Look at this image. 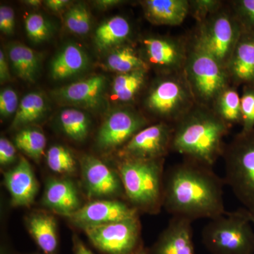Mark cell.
Masks as SVG:
<instances>
[{
  "label": "cell",
  "instance_id": "cell-1",
  "mask_svg": "<svg viewBox=\"0 0 254 254\" xmlns=\"http://www.w3.org/2000/svg\"><path fill=\"white\" fill-rule=\"evenodd\" d=\"M225 185L212 167L185 158L165 173L163 207L173 217L212 220L227 212Z\"/></svg>",
  "mask_w": 254,
  "mask_h": 254
},
{
  "label": "cell",
  "instance_id": "cell-2",
  "mask_svg": "<svg viewBox=\"0 0 254 254\" xmlns=\"http://www.w3.org/2000/svg\"><path fill=\"white\" fill-rule=\"evenodd\" d=\"M173 127L171 152L212 168L222 158L232 128L212 108L197 104Z\"/></svg>",
  "mask_w": 254,
  "mask_h": 254
},
{
  "label": "cell",
  "instance_id": "cell-3",
  "mask_svg": "<svg viewBox=\"0 0 254 254\" xmlns=\"http://www.w3.org/2000/svg\"><path fill=\"white\" fill-rule=\"evenodd\" d=\"M165 158H122L118 172L128 203L139 212L157 214L163 207Z\"/></svg>",
  "mask_w": 254,
  "mask_h": 254
},
{
  "label": "cell",
  "instance_id": "cell-4",
  "mask_svg": "<svg viewBox=\"0 0 254 254\" xmlns=\"http://www.w3.org/2000/svg\"><path fill=\"white\" fill-rule=\"evenodd\" d=\"M252 225L245 208L227 212L203 227L202 242L211 254H254Z\"/></svg>",
  "mask_w": 254,
  "mask_h": 254
},
{
  "label": "cell",
  "instance_id": "cell-5",
  "mask_svg": "<svg viewBox=\"0 0 254 254\" xmlns=\"http://www.w3.org/2000/svg\"><path fill=\"white\" fill-rule=\"evenodd\" d=\"M240 23L229 2L196 23L190 45L204 52L227 68L239 38L242 34Z\"/></svg>",
  "mask_w": 254,
  "mask_h": 254
},
{
  "label": "cell",
  "instance_id": "cell-6",
  "mask_svg": "<svg viewBox=\"0 0 254 254\" xmlns=\"http://www.w3.org/2000/svg\"><path fill=\"white\" fill-rule=\"evenodd\" d=\"M222 158L225 185L246 210L254 212V128L241 131L225 143Z\"/></svg>",
  "mask_w": 254,
  "mask_h": 254
},
{
  "label": "cell",
  "instance_id": "cell-7",
  "mask_svg": "<svg viewBox=\"0 0 254 254\" xmlns=\"http://www.w3.org/2000/svg\"><path fill=\"white\" fill-rule=\"evenodd\" d=\"M195 105L184 72L160 75L143 100L145 110L157 119V123L172 125L180 121Z\"/></svg>",
  "mask_w": 254,
  "mask_h": 254
},
{
  "label": "cell",
  "instance_id": "cell-8",
  "mask_svg": "<svg viewBox=\"0 0 254 254\" xmlns=\"http://www.w3.org/2000/svg\"><path fill=\"white\" fill-rule=\"evenodd\" d=\"M184 74L195 104L201 106L212 108L219 95L231 86L226 68L190 42Z\"/></svg>",
  "mask_w": 254,
  "mask_h": 254
},
{
  "label": "cell",
  "instance_id": "cell-9",
  "mask_svg": "<svg viewBox=\"0 0 254 254\" xmlns=\"http://www.w3.org/2000/svg\"><path fill=\"white\" fill-rule=\"evenodd\" d=\"M83 230L92 245L103 254H131L143 246L138 217Z\"/></svg>",
  "mask_w": 254,
  "mask_h": 254
},
{
  "label": "cell",
  "instance_id": "cell-10",
  "mask_svg": "<svg viewBox=\"0 0 254 254\" xmlns=\"http://www.w3.org/2000/svg\"><path fill=\"white\" fill-rule=\"evenodd\" d=\"M141 43L143 60L150 68L154 66L161 75L184 72L190 49L188 38L148 36Z\"/></svg>",
  "mask_w": 254,
  "mask_h": 254
},
{
  "label": "cell",
  "instance_id": "cell-11",
  "mask_svg": "<svg viewBox=\"0 0 254 254\" xmlns=\"http://www.w3.org/2000/svg\"><path fill=\"white\" fill-rule=\"evenodd\" d=\"M143 114L133 108L117 110L106 119L97 135V145L103 150L123 148L138 131L151 125Z\"/></svg>",
  "mask_w": 254,
  "mask_h": 254
},
{
  "label": "cell",
  "instance_id": "cell-12",
  "mask_svg": "<svg viewBox=\"0 0 254 254\" xmlns=\"http://www.w3.org/2000/svg\"><path fill=\"white\" fill-rule=\"evenodd\" d=\"M173 125L155 123L136 133L122 148V158L152 160L164 159L171 152Z\"/></svg>",
  "mask_w": 254,
  "mask_h": 254
},
{
  "label": "cell",
  "instance_id": "cell-13",
  "mask_svg": "<svg viewBox=\"0 0 254 254\" xmlns=\"http://www.w3.org/2000/svg\"><path fill=\"white\" fill-rule=\"evenodd\" d=\"M138 213L129 203L121 200H98L83 205L67 218L83 229L136 218Z\"/></svg>",
  "mask_w": 254,
  "mask_h": 254
},
{
  "label": "cell",
  "instance_id": "cell-14",
  "mask_svg": "<svg viewBox=\"0 0 254 254\" xmlns=\"http://www.w3.org/2000/svg\"><path fill=\"white\" fill-rule=\"evenodd\" d=\"M82 175L88 194L94 198L125 195L118 172L114 171L99 159L87 156L82 163Z\"/></svg>",
  "mask_w": 254,
  "mask_h": 254
},
{
  "label": "cell",
  "instance_id": "cell-15",
  "mask_svg": "<svg viewBox=\"0 0 254 254\" xmlns=\"http://www.w3.org/2000/svg\"><path fill=\"white\" fill-rule=\"evenodd\" d=\"M191 220L173 217L162 232L149 254H196L193 240Z\"/></svg>",
  "mask_w": 254,
  "mask_h": 254
},
{
  "label": "cell",
  "instance_id": "cell-16",
  "mask_svg": "<svg viewBox=\"0 0 254 254\" xmlns=\"http://www.w3.org/2000/svg\"><path fill=\"white\" fill-rule=\"evenodd\" d=\"M226 70L231 86L254 87V34L242 31Z\"/></svg>",
  "mask_w": 254,
  "mask_h": 254
},
{
  "label": "cell",
  "instance_id": "cell-17",
  "mask_svg": "<svg viewBox=\"0 0 254 254\" xmlns=\"http://www.w3.org/2000/svg\"><path fill=\"white\" fill-rule=\"evenodd\" d=\"M5 186L14 206H29L38 191V183L31 165L21 157L14 168L4 174Z\"/></svg>",
  "mask_w": 254,
  "mask_h": 254
},
{
  "label": "cell",
  "instance_id": "cell-18",
  "mask_svg": "<svg viewBox=\"0 0 254 254\" xmlns=\"http://www.w3.org/2000/svg\"><path fill=\"white\" fill-rule=\"evenodd\" d=\"M106 78L95 75L64 86L55 92L58 99L86 108H95L102 102L106 88Z\"/></svg>",
  "mask_w": 254,
  "mask_h": 254
},
{
  "label": "cell",
  "instance_id": "cell-19",
  "mask_svg": "<svg viewBox=\"0 0 254 254\" xmlns=\"http://www.w3.org/2000/svg\"><path fill=\"white\" fill-rule=\"evenodd\" d=\"M43 203L55 213L68 217L81 208L76 187L67 180H50L47 183Z\"/></svg>",
  "mask_w": 254,
  "mask_h": 254
},
{
  "label": "cell",
  "instance_id": "cell-20",
  "mask_svg": "<svg viewBox=\"0 0 254 254\" xmlns=\"http://www.w3.org/2000/svg\"><path fill=\"white\" fill-rule=\"evenodd\" d=\"M147 19L155 25H181L190 15V0H145L142 1Z\"/></svg>",
  "mask_w": 254,
  "mask_h": 254
},
{
  "label": "cell",
  "instance_id": "cell-21",
  "mask_svg": "<svg viewBox=\"0 0 254 254\" xmlns=\"http://www.w3.org/2000/svg\"><path fill=\"white\" fill-rule=\"evenodd\" d=\"M30 235L43 253L56 254L59 247L57 222L53 215L46 213L31 214L26 220Z\"/></svg>",
  "mask_w": 254,
  "mask_h": 254
},
{
  "label": "cell",
  "instance_id": "cell-22",
  "mask_svg": "<svg viewBox=\"0 0 254 254\" xmlns=\"http://www.w3.org/2000/svg\"><path fill=\"white\" fill-rule=\"evenodd\" d=\"M88 57L77 45L64 47L51 63V75L54 79H65L81 72L88 66Z\"/></svg>",
  "mask_w": 254,
  "mask_h": 254
},
{
  "label": "cell",
  "instance_id": "cell-23",
  "mask_svg": "<svg viewBox=\"0 0 254 254\" xmlns=\"http://www.w3.org/2000/svg\"><path fill=\"white\" fill-rule=\"evenodd\" d=\"M7 54L14 72L24 81H36L40 60L36 52L21 43H11L7 47Z\"/></svg>",
  "mask_w": 254,
  "mask_h": 254
},
{
  "label": "cell",
  "instance_id": "cell-24",
  "mask_svg": "<svg viewBox=\"0 0 254 254\" xmlns=\"http://www.w3.org/2000/svg\"><path fill=\"white\" fill-rule=\"evenodd\" d=\"M131 25L123 16H116L100 24L95 33L98 49L105 50L121 46L131 34Z\"/></svg>",
  "mask_w": 254,
  "mask_h": 254
},
{
  "label": "cell",
  "instance_id": "cell-25",
  "mask_svg": "<svg viewBox=\"0 0 254 254\" xmlns=\"http://www.w3.org/2000/svg\"><path fill=\"white\" fill-rule=\"evenodd\" d=\"M148 70L119 73L114 78L112 95L116 101L128 103L133 101L146 85Z\"/></svg>",
  "mask_w": 254,
  "mask_h": 254
},
{
  "label": "cell",
  "instance_id": "cell-26",
  "mask_svg": "<svg viewBox=\"0 0 254 254\" xmlns=\"http://www.w3.org/2000/svg\"><path fill=\"white\" fill-rule=\"evenodd\" d=\"M106 66L108 69L118 72V74L138 70H150L141 55L130 46H122L114 50L107 58Z\"/></svg>",
  "mask_w": 254,
  "mask_h": 254
},
{
  "label": "cell",
  "instance_id": "cell-27",
  "mask_svg": "<svg viewBox=\"0 0 254 254\" xmlns=\"http://www.w3.org/2000/svg\"><path fill=\"white\" fill-rule=\"evenodd\" d=\"M212 109L229 126L241 125V97L235 87H228L222 92L215 100Z\"/></svg>",
  "mask_w": 254,
  "mask_h": 254
},
{
  "label": "cell",
  "instance_id": "cell-28",
  "mask_svg": "<svg viewBox=\"0 0 254 254\" xmlns=\"http://www.w3.org/2000/svg\"><path fill=\"white\" fill-rule=\"evenodd\" d=\"M60 124L64 133L75 141H83L88 135L90 120L86 114L74 108L63 110Z\"/></svg>",
  "mask_w": 254,
  "mask_h": 254
},
{
  "label": "cell",
  "instance_id": "cell-29",
  "mask_svg": "<svg viewBox=\"0 0 254 254\" xmlns=\"http://www.w3.org/2000/svg\"><path fill=\"white\" fill-rule=\"evenodd\" d=\"M46 103L43 95L30 93L25 95L15 113L12 127H23L36 121L46 112Z\"/></svg>",
  "mask_w": 254,
  "mask_h": 254
},
{
  "label": "cell",
  "instance_id": "cell-30",
  "mask_svg": "<svg viewBox=\"0 0 254 254\" xmlns=\"http://www.w3.org/2000/svg\"><path fill=\"white\" fill-rule=\"evenodd\" d=\"M15 145L18 150L36 161L41 160L46 146L44 133L36 128H25L15 136Z\"/></svg>",
  "mask_w": 254,
  "mask_h": 254
},
{
  "label": "cell",
  "instance_id": "cell-31",
  "mask_svg": "<svg viewBox=\"0 0 254 254\" xmlns=\"http://www.w3.org/2000/svg\"><path fill=\"white\" fill-rule=\"evenodd\" d=\"M48 168L55 173L71 175L76 171V163L71 152L62 145H53L46 155Z\"/></svg>",
  "mask_w": 254,
  "mask_h": 254
},
{
  "label": "cell",
  "instance_id": "cell-32",
  "mask_svg": "<svg viewBox=\"0 0 254 254\" xmlns=\"http://www.w3.org/2000/svg\"><path fill=\"white\" fill-rule=\"evenodd\" d=\"M65 25L70 31L78 35H85L91 28V14L84 4H74L66 11Z\"/></svg>",
  "mask_w": 254,
  "mask_h": 254
},
{
  "label": "cell",
  "instance_id": "cell-33",
  "mask_svg": "<svg viewBox=\"0 0 254 254\" xmlns=\"http://www.w3.org/2000/svg\"><path fill=\"white\" fill-rule=\"evenodd\" d=\"M229 4L242 31L254 34V0H234Z\"/></svg>",
  "mask_w": 254,
  "mask_h": 254
},
{
  "label": "cell",
  "instance_id": "cell-34",
  "mask_svg": "<svg viewBox=\"0 0 254 254\" xmlns=\"http://www.w3.org/2000/svg\"><path fill=\"white\" fill-rule=\"evenodd\" d=\"M25 28L28 38L35 43L46 41L51 34V29L48 21L43 16L38 13H33L26 16Z\"/></svg>",
  "mask_w": 254,
  "mask_h": 254
},
{
  "label": "cell",
  "instance_id": "cell-35",
  "mask_svg": "<svg viewBox=\"0 0 254 254\" xmlns=\"http://www.w3.org/2000/svg\"><path fill=\"white\" fill-rule=\"evenodd\" d=\"M241 114L242 128L248 131L254 128V87H243L241 96Z\"/></svg>",
  "mask_w": 254,
  "mask_h": 254
},
{
  "label": "cell",
  "instance_id": "cell-36",
  "mask_svg": "<svg viewBox=\"0 0 254 254\" xmlns=\"http://www.w3.org/2000/svg\"><path fill=\"white\" fill-rule=\"evenodd\" d=\"M225 4L220 0H190V15L196 23L201 22L210 14L218 11Z\"/></svg>",
  "mask_w": 254,
  "mask_h": 254
},
{
  "label": "cell",
  "instance_id": "cell-37",
  "mask_svg": "<svg viewBox=\"0 0 254 254\" xmlns=\"http://www.w3.org/2000/svg\"><path fill=\"white\" fill-rule=\"evenodd\" d=\"M17 94L11 88H5L0 93V115L8 118L16 113L18 108Z\"/></svg>",
  "mask_w": 254,
  "mask_h": 254
},
{
  "label": "cell",
  "instance_id": "cell-38",
  "mask_svg": "<svg viewBox=\"0 0 254 254\" xmlns=\"http://www.w3.org/2000/svg\"><path fill=\"white\" fill-rule=\"evenodd\" d=\"M15 27V15L12 8L8 6L0 7V30L6 35L14 33Z\"/></svg>",
  "mask_w": 254,
  "mask_h": 254
},
{
  "label": "cell",
  "instance_id": "cell-39",
  "mask_svg": "<svg viewBox=\"0 0 254 254\" xmlns=\"http://www.w3.org/2000/svg\"><path fill=\"white\" fill-rule=\"evenodd\" d=\"M16 158V148L6 138L0 139V164L8 165L14 163Z\"/></svg>",
  "mask_w": 254,
  "mask_h": 254
},
{
  "label": "cell",
  "instance_id": "cell-40",
  "mask_svg": "<svg viewBox=\"0 0 254 254\" xmlns=\"http://www.w3.org/2000/svg\"><path fill=\"white\" fill-rule=\"evenodd\" d=\"M10 78L11 76H10L6 55L2 50H0V80L1 83H3V82L9 81Z\"/></svg>",
  "mask_w": 254,
  "mask_h": 254
},
{
  "label": "cell",
  "instance_id": "cell-41",
  "mask_svg": "<svg viewBox=\"0 0 254 254\" xmlns=\"http://www.w3.org/2000/svg\"><path fill=\"white\" fill-rule=\"evenodd\" d=\"M73 254H94L78 237L73 238Z\"/></svg>",
  "mask_w": 254,
  "mask_h": 254
},
{
  "label": "cell",
  "instance_id": "cell-42",
  "mask_svg": "<svg viewBox=\"0 0 254 254\" xmlns=\"http://www.w3.org/2000/svg\"><path fill=\"white\" fill-rule=\"evenodd\" d=\"M69 2L67 0H48L45 1L48 9L53 11H59Z\"/></svg>",
  "mask_w": 254,
  "mask_h": 254
},
{
  "label": "cell",
  "instance_id": "cell-43",
  "mask_svg": "<svg viewBox=\"0 0 254 254\" xmlns=\"http://www.w3.org/2000/svg\"><path fill=\"white\" fill-rule=\"evenodd\" d=\"M121 2L122 1L120 0H99V1H95V4L100 9H108V8L116 6Z\"/></svg>",
  "mask_w": 254,
  "mask_h": 254
},
{
  "label": "cell",
  "instance_id": "cell-44",
  "mask_svg": "<svg viewBox=\"0 0 254 254\" xmlns=\"http://www.w3.org/2000/svg\"><path fill=\"white\" fill-rule=\"evenodd\" d=\"M24 2L25 4L33 6V7H38V6H41L42 4L41 0H27V1H25Z\"/></svg>",
  "mask_w": 254,
  "mask_h": 254
},
{
  "label": "cell",
  "instance_id": "cell-45",
  "mask_svg": "<svg viewBox=\"0 0 254 254\" xmlns=\"http://www.w3.org/2000/svg\"><path fill=\"white\" fill-rule=\"evenodd\" d=\"M131 254H148V250L145 248L144 246H142L140 247L138 250H137L136 252H133Z\"/></svg>",
  "mask_w": 254,
  "mask_h": 254
},
{
  "label": "cell",
  "instance_id": "cell-46",
  "mask_svg": "<svg viewBox=\"0 0 254 254\" xmlns=\"http://www.w3.org/2000/svg\"><path fill=\"white\" fill-rule=\"evenodd\" d=\"M248 211V210H247ZM249 217H250V219L251 221H252V224L254 226V212H250L248 211Z\"/></svg>",
  "mask_w": 254,
  "mask_h": 254
},
{
  "label": "cell",
  "instance_id": "cell-47",
  "mask_svg": "<svg viewBox=\"0 0 254 254\" xmlns=\"http://www.w3.org/2000/svg\"><path fill=\"white\" fill-rule=\"evenodd\" d=\"M46 254L44 253H37V254Z\"/></svg>",
  "mask_w": 254,
  "mask_h": 254
}]
</instances>
